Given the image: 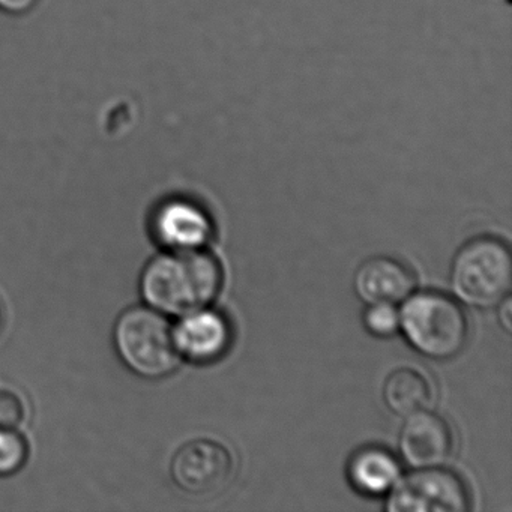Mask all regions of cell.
Wrapping results in <instances>:
<instances>
[{
    "instance_id": "cell-8",
    "label": "cell",
    "mask_w": 512,
    "mask_h": 512,
    "mask_svg": "<svg viewBox=\"0 0 512 512\" xmlns=\"http://www.w3.org/2000/svg\"><path fill=\"white\" fill-rule=\"evenodd\" d=\"M155 238L167 250H200L212 235L211 218L193 200L172 197L155 209Z\"/></svg>"
},
{
    "instance_id": "cell-7",
    "label": "cell",
    "mask_w": 512,
    "mask_h": 512,
    "mask_svg": "<svg viewBox=\"0 0 512 512\" xmlns=\"http://www.w3.org/2000/svg\"><path fill=\"white\" fill-rule=\"evenodd\" d=\"M406 418L398 439L404 461L413 469H433L448 463L454 437L445 419L427 410Z\"/></svg>"
},
{
    "instance_id": "cell-18",
    "label": "cell",
    "mask_w": 512,
    "mask_h": 512,
    "mask_svg": "<svg viewBox=\"0 0 512 512\" xmlns=\"http://www.w3.org/2000/svg\"><path fill=\"white\" fill-rule=\"evenodd\" d=\"M2 323H4V314H2V308H0V329H2Z\"/></svg>"
},
{
    "instance_id": "cell-9",
    "label": "cell",
    "mask_w": 512,
    "mask_h": 512,
    "mask_svg": "<svg viewBox=\"0 0 512 512\" xmlns=\"http://www.w3.org/2000/svg\"><path fill=\"white\" fill-rule=\"evenodd\" d=\"M173 338L179 355L197 364H206L227 352L232 332L224 317L203 308L182 316L173 328Z\"/></svg>"
},
{
    "instance_id": "cell-14",
    "label": "cell",
    "mask_w": 512,
    "mask_h": 512,
    "mask_svg": "<svg viewBox=\"0 0 512 512\" xmlns=\"http://www.w3.org/2000/svg\"><path fill=\"white\" fill-rule=\"evenodd\" d=\"M368 331L377 337H391L400 329V311L391 304L370 305L364 317Z\"/></svg>"
},
{
    "instance_id": "cell-1",
    "label": "cell",
    "mask_w": 512,
    "mask_h": 512,
    "mask_svg": "<svg viewBox=\"0 0 512 512\" xmlns=\"http://www.w3.org/2000/svg\"><path fill=\"white\" fill-rule=\"evenodd\" d=\"M223 272L202 250H169L154 257L140 278V293L149 307L182 317L208 307L220 293Z\"/></svg>"
},
{
    "instance_id": "cell-11",
    "label": "cell",
    "mask_w": 512,
    "mask_h": 512,
    "mask_svg": "<svg viewBox=\"0 0 512 512\" xmlns=\"http://www.w3.org/2000/svg\"><path fill=\"white\" fill-rule=\"evenodd\" d=\"M400 464L385 449L365 448L353 455L349 478L356 490L370 496L388 493L400 479Z\"/></svg>"
},
{
    "instance_id": "cell-5",
    "label": "cell",
    "mask_w": 512,
    "mask_h": 512,
    "mask_svg": "<svg viewBox=\"0 0 512 512\" xmlns=\"http://www.w3.org/2000/svg\"><path fill=\"white\" fill-rule=\"evenodd\" d=\"M386 509L391 512H463L469 509L466 485L455 473L433 467L416 469L398 479L389 491Z\"/></svg>"
},
{
    "instance_id": "cell-4",
    "label": "cell",
    "mask_w": 512,
    "mask_h": 512,
    "mask_svg": "<svg viewBox=\"0 0 512 512\" xmlns=\"http://www.w3.org/2000/svg\"><path fill=\"white\" fill-rule=\"evenodd\" d=\"M512 287V256L499 239L467 242L452 262L451 289L473 308H490L508 298Z\"/></svg>"
},
{
    "instance_id": "cell-16",
    "label": "cell",
    "mask_w": 512,
    "mask_h": 512,
    "mask_svg": "<svg viewBox=\"0 0 512 512\" xmlns=\"http://www.w3.org/2000/svg\"><path fill=\"white\" fill-rule=\"evenodd\" d=\"M40 0H0V11L10 16H23L31 13Z\"/></svg>"
},
{
    "instance_id": "cell-12",
    "label": "cell",
    "mask_w": 512,
    "mask_h": 512,
    "mask_svg": "<svg viewBox=\"0 0 512 512\" xmlns=\"http://www.w3.org/2000/svg\"><path fill=\"white\" fill-rule=\"evenodd\" d=\"M430 398V383L421 373L410 368L394 371L383 386V400L395 415L409 416L421 412L430 403Z\"/></svg>"
},
{
    "instance_id": "cell-2",
    "label": "cell",
    "mask_w": 512,
    "mask_h": 512,
    "mask_svg": "<svg viewBox=\"0 0 512 512\" xmlns=\"http://www.w3.org/2000/svg\"><path fill=\"white\" fill-rule=\"evenodd\" d=\"M113 343L125 367L143 379L170 376L181 358L169 320L151 307L125 310L116 320Z\"/></svg>"
},
{
    "instance_id": "cell-6",
    "label": "cell",
    "mask_w": 512,
    "mask_h": 512,
    "mask_svg": "<svg viewBox=\"0 0 512 512\" xmlns=\"http://www.w3.org/2000/svg\"><path fill=\"white\" fill-rule=\"evenodd\" d=\"M170 472L182 491L206 496L229 482L233 472L232 455L214 440H193L176 452Z\"/></svg>"
},
{
    "instance_id": "cell-10",
    "label": "cell",
    "mask_w": 512,
    "mask_h": 512,
    "mask_svg": "<svg viewBox=\"0 0 512 512\" xmlns=\"http://www.w3.org/2000/svg\"><path fill=\"white\" fill-rule=\"evenodd\" d=\"M412 272L391 257L367 260L355 275V292L367 305L400 304L412 295Z\"/></svg>"
},
{
    "instance_id": "cell-17",
    "label": "cell",
    "mask_w": 512,
    "mask_h": 512,
    "mask_svg": "<svg viewBox=\"0 0 512 512\" xmlns=\"http://www.w3.org/2000/svg\"><path fill=\"white\" fill-rule=\"evenodd\" d=\"M512 307H511V299L505 298L502 302H500V320H502L503 328L506 331H511V323H512Z\"/></svg>"
},
{
    "instance_id": "cell-13",
    "label": "cell",
    "mask_w": 512,
    "mask_h": 512,
    "mask_svg": "<svg viewBox=\"0 0 512 512\" xmlns=\"http://www.w3.org/2000/svg\"><path fill=\"white\" fill-rule=\"evenodd\" d=\"M28 455V443L19 431L0 428V476H11L22 470Z\"/></svg>"
},
{
    "instance_id": "cell-3",
    "label": "cell",
    "mask_w": 512,
    "mask_h": 512,
    "mask_svg": "<svg viewBox=\"0 0 512 512\" xmlns=\"http://www.w3.org/2000/svg\"><path fill=\"white\" fill-rule=\"evenodd\" d=\"M404 302L400 329L416 352L436 361H448L464 349L469 328L466 314L454 299L424 292L410 295Z\"/></svg>"
},
{
    "instance_id": "cell-15",
    "label": "cell",
    "mask_w": 512,
    "mask_h": 512,
    "mask_svg": "<svg viewBox=\"0 0 512 512\" xmlns=\"http://www.w3.org/2000/svg\"><path fill=\"white\" fill-rule=\"evenodd\" d=\"M23 413L22 400L14 392L0 389V428L19 427Z\"/></svg>"
}]
</instances>
